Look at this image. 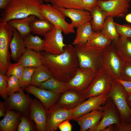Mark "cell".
<instances>
[{
	"label": "cell",
	"instance_id": "6da1fadb",
	"mask_svg": "<svg viewBox=\"0 0 131 131\" xmlns=\"http://www.w3.org/2000/svg\"><path fill=\"white\" fill-rule=\"evenodd\" d=\"M42 65L51 73L53 77L67 83L74 77L79 67L74 47L66 45L61 54L53 55L45 51L41 52Z\"/></svg>",
	"mask_w": 131,
	"mask_h": 131
},
{
	"label": "cell",
	"instance_id": "7a4b0ae2",
	"mask_svg": "<svg viewBox=\"0 0 131 131\" xmlns=\"http://www.w3.org/2000/svg\"><path fill=\"white\" fill-rule=\"evenodd\" d=\"M7 7L0 14V23L7 22L13 19L22 18L34 15L40 19H44L39 8L43 0H9Z\"/></svg>",
	"mask_w": 131,
	"mask_h": 131
},
{
	"label": "cell",
	"instance_id": "3957f363",
	"mask_svg": "<svg viewBox=\"0 0 131 131\" xmlns=\"http://www.w3.org/2000/svg\"><path fill=\"white\" fill-rule=\"evenodd\" d=\"M79 67L97 71L100 67L101 59L104 50L86 43L74 45Z\"/></svg>",
	"mask_w": 131,
	"mask_h": 131
},
{
	"label": "cell",
	"instance_id": "277c9868",
	"mask_svg": "<svg viewBox=\"0 0 131 131\" xmlns=\"http://www.w3.org/2000/svg\"><path fill=\"white\" fill-rule=\"evenodd\" d=\"M111 89L108 94L118 109L121 122L130 123L131 109L128 106L127 99L129 96L122 85L116 80H112Z\"/></svg>",
	"mask_w": 131,
	"mask_h": 131
},
{
	"label": "cell",
	"instance_id": "5b68a950",
	"mask_svg": "<svg viewBox=\"0 0 131 131\" xmlns=\"http://www.w3.org/2000/svg\"><path fill=\"white\" fill-rule=\"evenodd\" d=\"M123 64L112 42L103 51L101 59V67L112 80H116L119 78Z\"/></svg>",
	"mask_w": 131,
	"mask_h": 131
},
{
	"label": "cell",
	"instance_id": "8992f818",
	"mask_svg": "<svg viewBox=\"0 0 131 131\" xmlns=\"http://www.w3.org/2000/svg\"><path fill=\"white\" fill-rule=\"evenodd\" d=\"M39 12L43 18L59 28L65 34L75 33L74 28L66 22V16L58 9L48 4H42L39 7Z\"/></svg>",
	"mask_w": 131,
	"mask_h": 131
},
{
	"label": "cell",
	"instance_id": "52a82bcc",
	"mask_svg": "<svg viewBox=\"0 0 131 131\" xmlns=\"http://www.w3.org/2000/svg\"><path fill=\"white\" fill-rule=\"evenodd\" d=\"M13 33V28L8 22L0 23V73L3 74L11 64L9 47Z\"/></svg>",
	"mask_w": 131,
	"mask_h": 131
},
{
	"label": "cell",
	"instance_id": "ba28073f",
	"mask_svg": "<svg viewBox=\"0 0 131 131\" xmlns=\"http://www.w3.org/2000/svg\"><path fill=\"white\" fill-rule=\"evenodd\" d=\"M111 80L108 74L100 67L88 87L81 94L82 98L86 100L102 93H108L111 88Z\"/></svg>",
	"mask_w": 131,
	"mask_h": 131
},
{
	"label": "cell",
	"instance_id": "9c48e42d",
	"mask_svg": "<svg viewBox=\"0 0 131 131\" xmlns=\"http://www.w3.org/2000/svg\"><path fill=\"white\" fill-rule=\"evenodd\" d=\"M101 109L103 112V117L98 123L88 131H101L104 128L121 121L119 112L111 99L109 97Z\"/></svg>",
	"mask_w": 131,
	"mask_h": 131
},
{
	"label": "cell",
	"instance_id": "30bf717a",
	"mask_svg": "<svg viewBox=\"0 0 131 131\" xmlns=\"http://www.w3.org/2000/svg\"><path fill=\"white\" fill-rule=\"evenodd\" d=\"M62 32L58 27L54 26L44 37V51L49 54L58 55L63 53L66 45L64 42Z\"/></svg>",
	"mask_w": 131,
	"mask_h": 131
},
{
	"label": "cell",
	"instance_id": "8fae6325",
	"mask_svg": "<svg viewBox=\"0 0 131 131\" xmlns=\"http://www.w3.org/2000/svg\"><path fill=\"white\" fill-rule=\"evenodd\" d=\"M73 110L67 109L56 104L48 111L46 131L56 130L62 122L66 120L70 121Z\"/></svg>",
	"mask_w": 131,
	"mask_h": 131
},
{
	"label": "cell",
	"instance_id": "7c38bea8",
	"mask_svg": "<svg viewBox=\"0 0 131 131\" xmlns=\"http://www.w3.org/2000/svg\"><path fill=\"white\" fill-rule=\"evenodd\" d=\"M97 71L79 67L74 77L67 83L70 90L82 94L90 85Z\"/></svg>",
	"mask_w": 131,
	"mask_h": 131
},
{
	"label": "cell",
	"instance_id": "4fadbf2b",
	"mask_svg": "<svg viewBox=\"0 0 131 131\" xmlns=\"http://www.w3.org/2000/svg\"><path fill=\"white\" fill-rule=\"evenodd\" d=\"M129 0L98 1L97 5L106 13L107 16L123 17L127 14L130 5Z\"/></svg>",
	"mask_w": 131,
	"mask_h": 131
},
{
	"label": "cell",
	"instance_id": "5bb4252c",
	"mask_svg": "<svg viewBox=\"0 0 131 131\" xmlns=\"http://www.w3.org/2000/svg\"><path fill=\"white\" fill-rule=\"evenodd\" d=\"M108 94L103 93L88 98L74 109L72 116L70 120L75 119L91 111L100 108L108 99Z\"/></svg>",
	"mask_w": 131,
	"mask_h": 131
},
{
	"label": "cell",
	"instance_id": "9a60e30c",
	"mask_svg": "<svg viewBox=\"0 0 131 131\" xmlns=\"http://www.w3.org/2000/svg\"><path fill=\"white\" fill-rule=\"evenodd\" d=\"M32 99L24 93L22 89L9 96L5 102L7 109L16 110L22 114L28 115Z\"/></svg>",
	"mask_w": 131,
	"mask_h": 131
},
{
	"label": "cell",
	"instance_id": "2e32d148",
	"mask_svg": "<svg viewBox=\"0 0 131 131\" xmlns=\"http://www.w3.org/2000/svg\"><path fill=\"white\" fill-rule=\"evenodd\" d=\"M25 89L39 99L45 109L48 111L56 104L61 94L37 88L31 84L28 85Z\"/></svg>",
	"mask_w": 131,
	"mask_h": 131
},
{
	"label": "cell",
	"instance_id": "e0dca14e",
	"mask_svg": "<svg viewBox=\"0 0 131 131\" xmlns=\"http://www.w3.org/2000/svg\"><path fill=\"white\" fill-rule=\"evenodd\" d=\"M48 111L37 99H32L30 105V117L34 122L37 131H46Z\"/></svg>",
	"mask_w": 131,
	"mask_h": 131
},
{
	"label": "cell",
	"instance_id": "ac0fdd59",
	"mask_svg": "<svg viewBox=\"0 0 131 131\" xmlns=\"http://www.w3.org/2000/svg\"><path fill=\"white\" fill-rule=\"evenodd\" d=\"M58 9L66 17L71 20V24L74 28L90 22L91 16L90 12L87 10L75 8Z\"/></svg>",
	"mask_w": 131,
	"mask_h": 131
},
{
	"label": "cell",
	"instance_id": "d6986e66",
	"mask_svg": "<svg viewBox=\"0 0 131 131\" xmlns=\"http://www.w3.org/2000/svg\"><path fill=\"white\" fill-rule=\"evenodd\" d=\"M103 115V111L100 108L84 115L74 121H76L80 126V131H86L96 126Z\"/></svg>",
	"mask_w": 131,
	"mask_h": 131
},
{
	"label": "cell",
	"instance_id": "ffe728a7",
	"mask_svg": "<svg viewBox=\"0 0 131 131\" xmlns=\"http://www.w3.org/2000/svg\"><path fill=\"white\" fill-rule=\"evenodd\" d=\"M86 100L81 94L73 90L61 94L56 104L68 109H73Z\"/></svg>",
	"mask_w": 131,
	"mask_h": 131
},
{
	"label": "cell",
	"instance_id": "44dd1931",
	"mask_svg": "<svg viewBox=\"0 0 131 131\" xmlns=\"http://www.w3.org/2000/svg\"><path fill=\"white\" fill-rule=\"evenodd\" d=\"M112 43L123 62L131 64V38L120 37Z\"/></svg>",
	"mask_w": 131,
	"mask_h": 131
},
{
	"label": "cell",
	"instance_id": "7402d4cb",
	"mask_svg": "<svg viewBox=\"0 0 131 131\" xmlns=\"http://www.w3.org/2000/svg\"><path fill=\"white\" fill-rule=\"evenodd\" d=\"M10 41L9 47L11 50V57L12 60L17 61L25 51L26 48L24 37L15 28Z\"/></svg>",
	"mask_w": 131,
	"mask_h": 131
},
{
	"label": "cell",
	"instance_id": "603a6c76",
	"mask_svg": "<svg viewBox=\"0 0 131 131\" xmlns=\"http://www.w3.org/2000/svg\"><path fill=\"white\" fill-rule=\"evenodd\" d=\"M21 115L18 112L7 109L4 118L0 121V131H16Z\"/></svg>",
	"mask_w": 131,
	"mask_h": 131
},
{
	"label": "cell",
	"instance_id": "cb8c5ba5",
	"mask_svg": "<svg viewBox=\"0 0 131 131\" xmlns=\"http://www.w3.org/2000/svg\"><path fill=\"white\" fill-rule=\"evenodd\" d=\"M36 17L34 15H31L22 18L12 19L8 22L13 28L17 30L24 38L31 32L30 25Z\"/></svg>",
	"mask_w": 131,
	"mask_h": 131
},
{
	"label": "cell",
	"instance_id": "d4e9b609",
	"mask_svg": "<svg viewBox=\"0 0 131 131\" xmlns=\"http://www.w3.org/2000/svg\"><path fill=\"white\" fill-rule=\"evenodd\" d=\"M17 62H20L25 68H36L42 65L41 52L27 48Z\"/></svg>",
	"mask_w": 131,
	"mask_h": 131
},
{
	"label": "cell",
	"instance_id": "484cf974",
	"mask_svg": "<svg viewBox=\"0 0 131 131\" xmlns=\"http://www.w3.org/2000/svg\"><path fill=\"white\" fill-rule=\"evenodd\" d=\"M111 40L101 31L93 32L87 43L97 48L104 49L109 47Z\"/></svg>",
	"mask_w": 131,
	"mask_h": 131
},
{
	"label": "cell",
	"instance_id": "4316f807",
	"mask_svg": "<svg viewBox=\"0 0 131 131\" xmlns=\"http://www.w3.org/2000/svg\"><path fill=\"white\" fill-rule=\"evenodd\" d=\"M38 87L59 94L71 90L67 83L60 81L53 77L42 83Z\"/></svg>",
	"mask_w": 131,
	"mask_h": 131
},
{
	"label": "cell",
	"instance_id": "83f0119b",
	"mask_svg": "<svg viewBox=\"0 0 131 131\" xmlns=\"http://www.w3.org/2000/svg\"><path fill=\"white\" fill-rule=\"evenodd\" d=\"M90 12L92 18L90 22L93 32L101 31L107 17L106 13L97 5Z\"/></svg>",
	"mask_w": 131,
	"mask_h": 131
},
{
	"label": "cell",
	"instance_id": "f1b7e54d",
	"mask_svg": "<svg viewBox=\"0 0 131 131\" xmlns=\"http://www.w3.org/2000/svg\"><path fill=\"white\" fill-rule=\"evenodd\" d=\"M52 77L49 71L45 66L42 65L35 68L30 84L39 87L42 83Z\"/></svg>",
	"mask_w": 131,
	"mask_h": 131
},
{
	"label": "cell",
	"instance_id": "f546056e",
	"mask_svg": "<svg viewBox=\"0 0 131 131\" xmlns=\"http://www.w3.org/2000/svg\"><path fill=\"white\" fill-rule=\"evenodd\" d=\"M30 26L33 33L44 36L54 28V25L45 19L37 18L31 23Z\"/></svg>",
	"mask_w": 131,
	"mask_h": 131
},
{
	"label": "cell",
	"instance_id": "4dcf8cb0",
	"mask_svg": "<svg viewBox=\"0 0 131 131\" xmlns=\"http://www.w3.org/2000/svg\"><path fill=\"white\" fill-rule=\"evenodd\" d=\"M77 28L76 36L72 44L74 45L87 43L93 32L90 22L80 26Z\"/></svg>",
	"mask_w": 131,
	"mask_h": 131
},
{
	"label": "cell",
	"instance_id": "1f68e13d",
	"mask_svg": "<svg viewBox=\"0 0 131 131\" xmlns=\"http://www.w3.org/2000/svg\"><path fill=\"white\" fill-rule=\"evenodd\" d=\"M24 41L26 48L38 52L44 51V40L30 33L25 36Z\"/></svg>",
	"mask_w": 131,
	"mask_h": 131
},
{
	"label": "cell",
	"instance_id": "d6a6232c",
	"mask_svg": "<svg viewBox=\"0 0 131 131\" xmlns=\"http://www.w3.org/2000/svg\"><path fill=\"white\" fill-rule=\"evenodd\" d=\"M113 18L110 16L106 17L101 31L112 41H114L118 40L120 37L117 31Z\"/></svg>",
	"mask_w": 131,
	"mask_h": 131
},
{
	"label": "cell",
	"instance_id": "836d02e7",
	"mask_svg": "<svg viewBox=\"0 0 131 131\" xmlns=\"http://www.w3.org/2000/svg\"><path fill=\"white\" fill-rule=\"evenodd\" d=\"M51 5L57 8H75L84 10L82 0H50Z\"/></svg>",
	"mask_w": 131,
	"mask_h": 131
},
{
	"label": "cell",
	"instance_id": "e575fe53",
	"mask_svg": "<svg viewBox=\"0 0 131 131\" xmlns=\"http://www.w3.org/2000/svg\"><path fill=\"white\" fill-rule=\"evenodd\" d=\"M7 83V93L8 96H10L15 92L19 91L23 89L20 86L19 79L16 76L12 75L6 76Z\"/></svg>",
	"mask_w": 131,
	"mask_h": 131
},
{
	"label": "cell",
	"instance_id": "d590c367",
	"mask_svg": "<svg viewBox=\"0 0 131 131\" xmlns=\"http://www.w3.org/2000/svg\"><path fill=\"white\" fill-rule=\"evenodd\" d=\"M28 115L22 114L18 126V131H33L37 130L35 126L32 122Z\"/></svg>",
	"mask_w": 131,
	"mask_h": 131
},
{
	"label": "cell",
	"instance_id": "8d00e7d4",
	"mask_svg": "<svg viewBox=\"0 0 131 131\" xmlns=\"http://www.w3.org/2000/svg\"><path fill=\"white\" fill-rule=\"evenodd\" d=\"M35 68L27 67L25 68L21 78L20 80V86L23 89L25 88L31 82L32 76Z\"/></svg>",
	"mask_w": 131,
	"mask_h": 131
},
{
	"label": "cell",
	"instance_id": "74e56055",
	"mask_svg": "<svg viewBox=\"0 0 131 131\" xmlns=\"http://www.w3.org/2000/svg\"><path fill=\"white\" fill-rule=\"evenodd\" d=\"M25 67L20 62L12 63L8 67L6 75L9 77L12 75L17 77L20 80L21 77Z\"/></svg>",
	"mask_w": 131,
	"mask_h": 131
},
{
	"label": "cell",
	"instance_id": "f35d334b",
	"mask_svg": "<svg viewBox=\"0 0 131 131\" xmlns=\"http://www.w3.org/2000/svg\"><path fill=\"white\" fill-rule=\"evenodd\" d=\"M115 24L120 37L131 38V25H121L115 22Z\"/></svg>",
	"mask_w": 131,
	"mask_h": 131
},
{
	"label": "cell",
	"instance_id": "ab89813d",
	"mask_svg": "<svg viewBox=\"0 0 131 131\" xmlns=\"http://www.w3.org/2000/svg\"><path fill=\"white\" fill-rule=\"evenodd\" d=\"M119 79L131 81V64L123 62Z\"/></svg>",
	"mask_w": 131,
	"mask_h": 131
},
{
	"label": "cell",
	"instance_id": "60d3db41",
	"mask_svg": "<svg viewBox=\"0 0 131 131\" xmlns=\"http://www.w3.org/2000/svg\"><path fill=\"white\" fill-rule=\"evenodd\" d=\"M7 86L6 74L0 73V95L5 101L8 98L7 93Z\"/></svg>",
	"mask_w": 131,
	"mask_h": 131
},
{
	"label": "cell",
	"instance_id": "b9f144b4",
	"mask_svg": "<svg viewBox=\"0 0 131 131\" xmlns=\"http://www.w3.org/2000/svg\"><path fill=\"white\" fill-rule=\"evenodd\" d=\"M114 131H131V123H126L120 122L114 124Z\"/></svg>",
	"mask_w": 131,
	"mask_h": 131
},
{
	"label": "cell",
	"instance_id": "7bdbcfd3",
	"mask_svg": "<svg viewBox=\"0 0 131 131\" xmlns=\"http://www.w3.org/2000/svg\"><path fill=\"white\" fill-rule=\"evenodd\" d=\"M85 10L90 12L97 5V0H82Z\"/></svg>",
	"mask_w": 131,
	"mask_h": 131
},
{
	"label": "cell",
	"instance_id": "ee69618b",
	"mask_svg": "<svg viewBox=\"0 0 131 131\" xmlns=\"http://www.w3.org/2000/svg\"><path fill=\"white\" fill-rule=\"evenodd\" d=\"M69 120L65 121L58 126V128L61 131H71L72 126Z\"/></svg>",
	"mask_w": 131,
	"mask_h": 131
},
{
	"label": "cell",
	"instance_id": "f6af8a7d",
	"mask_svg": "<svg viewBox=\"0 0 131 131\" xmlns=\"http://www.w3.org/2000/svg\"><path fill=\"white\" fill-rule=\"evenodd\" d=\"M116 80L122 85L129 95H131V81L124 80L120 79H118Z\"/></svg>",
	"mask_w": 131,
	"mask_h": 131
},
{
	"label": "cell",
	"instance_id": "bcb514c9",
	"mask_svg": "<svg viewBox=\"0 0 131 131\" xmlns=\"http://www.w3.org/2000/svg\"><path fill=\"white\" fill-rule=\"evenodd\" d=\"M7 108L6 102L0 101V117L4 116L6 113Z\"/></svg>",
	"mask_w": 131,
	"mask_h": 131
},
{
	"label": "cell",
	"instance_id": "7dc6e473",
	"mask_svg": "<svg viewBox=\"0 0 131 131\" xmlns=\"http://www.w3.org/2000/svg\"><path fill=\"white\" fill-rule=\"evenodd\" d=\"M9 3V0H0V9L4 10L8 7Z\"/></svg>",
	"mask_w": 131,
	"mask_h": 131
},
{
	"label": "cell",
	"instance_id": "c3c4849f",
	"mask_svg": "<svg viewBox=\"0 0 131 131\" xmlns=\"http://www.w3.org/2000/svg\"><path fill=\"white\" fill-rule=\"evenodd\" d=\"M114 124H112L104 128L101 131H114Z\"/></svg>",
	"mask_w": 131,
	"mask_h": 131
},
{
	"label": "cell",
	"instance_id": "681fc988",
	"mask_svg": "<svg viewBox=\"0 0 131 131\" xmlns=\"http://www.w3.org/2000/svg\"><path fill=\"white\" fill-rule=\"evenodd\" d=\"M125 20L127 22L131 23V13L126 15L125 17Z\"/></svg>",
	"mask_w": 131,
	"mask_h": 131
},
{
	"label": "cell",
	"instance_id": "f907efd6",
	"mask_svg": "<svg viewBox=\"0 0 131 131\" xmlns=\"http://www.w3.org/2000/svg\"><path fill=\"white\" fill-rule=\"evenodd\" d=\"M127 101L128 106L131 109V94L129 96Z\"/></svg>",
	"mask_w": 131,
	"mask_h": 131
},
{
	"label": "cell",
	"instance_id": "816d5d0a",
	"mask_svg": "<svg viewBox=\"0 0 131 131\" xmlns=\"http://www.w3.org/2000/svg\"><path fill=\"white\" fill-rule=\"evenodd\" d=\"M43 1H44L45 2H50V0H43Z\"/></svg>",
	"mask_w": 131,
	"mask_h": 131
},
{
	"label": "cell",
	"instance_id": "f5cc1de1",
	"mask_svg": "<svg viewBox=\"0 0 131 131\" xmlns=\"http://www.w3.org/2000/svg\"><path fill=\"white\" fill-rule=\"evenodd\" d=\"M97 1H106L109 0H97Z\"/></svg>",
	"mask_w": 131,
	"mask_h": 131
},
{
	"label": "cell",
	"instance_id": "db71d44e",
	"mask_svg": "<svg viewBox=\"0 0 131 131\" xmlns=\"http://www.w3.org/2000/svg\"><path fill=\"white\" fill-rule=\"evenodd\" d=\"M130 123H131V117L130 119Z\"/></svg>",
	"mask_w": 131,
	"mask_h": 131
},
{
	"label": "cell",
	"instance_id": "11a10c76",
	"mask_svg": "<svg viewBox=\"0 0 131 131\" xmlns=\"http://www.w3.org/2000/svg\"><path fill=\"white\" fill-rule=\"evenodd\" d=\"M130 1H131V0H129Z\"/></svg>",
	"mask_w": 131,
	"mask_h": 131
},
{
	"label": "cell",
	"instance_id": "9f6ffc18",
	"mask_svg": "<svg viewBox=\"0 0 131 131\" xmlns=\"http://www.w3.org/2000/svg\"></svg>",
	"mask_w": 131,
	"mask_h": 131
}]
</instances>
